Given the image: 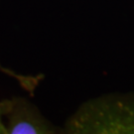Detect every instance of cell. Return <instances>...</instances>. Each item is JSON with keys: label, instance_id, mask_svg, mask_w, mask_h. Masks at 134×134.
<instances>
[{"label": "cell", "instance_id": "obj_1", "mask_svg": "<svg viewBox=\"0 0 134 134\" xmlns=\"http://www.w3.org/2000/svg\"><path fill=\"white\" fill-rule=\"evenodd\" d=\"M134 130V105L113 96L85 101L65 123L64 133L102 134Z\"/></svg>", "mask_w": 134, "mask_h": 134}, {"label": "cell", "instance_id": "obj_2", "mask_svg": "<svg viewBox=\"0 0 134 134\" xmlns=\"http://www.w3.org/2000/svg\"><path fill=\"white\" fill-rule=\"evenodd\" d=\"M5 117L8 134L64 133V128L54 125L25 97H12V105Z\"/></svg>", "mask_w": 134, "mask_h": 134}, {"label": "cell", "instance_id": "obj_3", "mask_svg": "<svg viewBox=\"0 0 134 134\" xmlns=\"http://www.w3.org/2000/svg\"><path fill=\"white\" fill-rule=\"evenodd\" d=\"M12 105V98H6L0 100V134H8L6 123L3 121V117L6 116Z\"/></svg>", "mask_w": 134, "mask_h": 134}]
</instances>
